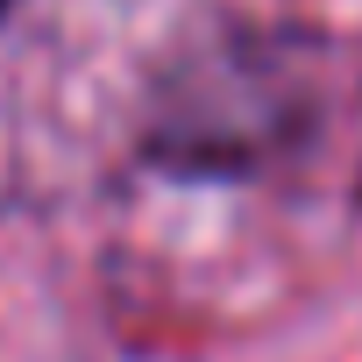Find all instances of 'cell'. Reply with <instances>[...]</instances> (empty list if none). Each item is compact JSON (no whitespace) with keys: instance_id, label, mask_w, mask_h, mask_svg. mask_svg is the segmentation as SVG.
I'll list each match as a JSON object with an SVG mask.
<instances>
[{"instance_id":"6da1fadb","label":"cell","mask_w":362,"mask_h":362,"mask_svg":"<svg viewBox=\"0 0 362 362\" xmlns=\"http://www.w3.org/2000/svg\"><path fill=\"white\" fill-rule=\"evenodd\" d=\"M0 8H8V0H0Z\"/></svg>"}]
</instances>
